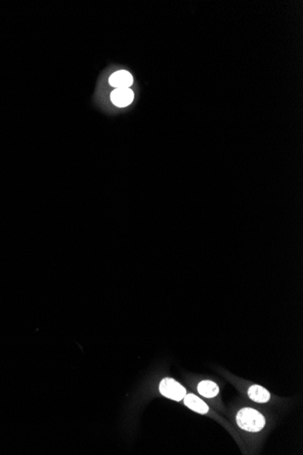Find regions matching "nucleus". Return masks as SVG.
<instances>
[{
  "instance_id": "nucleus-1",
  "label": "nucleus",
  "mask_w": 303,
  "mask_h": 455,
  "mask_svg": "<svg viewBox=\"0 0 303 455\" xmlns=\"http://www.w3.org/2000/svg\"><path fill=\"white\" fill-rule=\"evenodd\" d=\"M236 423L240 428L250 433H258L265 426V418L252 408H243L240 410L236 416Z\"/></svg>"
},
{
  "instance_id": "nucleus-2",
  "label": "nucleus",
  "mask_w": 303,
  "mask_h": 455,
  "mask_svg": "<svg viewBox=\"0 0 303 455\" xmlns=\"http://www.w3.org/2000/svg\"><path fill=\"white\" fill-rule=\"evenodd\" d=\"M160 392L165 397L180 402L186 394V389L172 378H165L160 383Z\"/></svg>"
},
{
  "instance_id": "nucleus-3",
  "label": "nucleus",
  "mask_w": 303,
  "mask_h": 455,
  "mask_svg": "<svg viewBox=\"0 0 303 455\" xmlns=\"http://www.w3.org/2000/svg\"><path fill=\"white\" fill-rule=\"evenodd\" d=\"M133 97L134 95L133 90H131L130 88H116L111 93V100L113 104L118 107H127L131 105Z\"/></svg>"
},
{
  "instance_id": "nucleus-4",
  "label": "nucleus",
  "mask_w": 303,
  "mask_h": 455,
  "mask_svg": "<svg viewBox=\"0 0 303 455\" xmlns=\"http://www.w3.org/2000/svg\"><path fill=\"white\" fill-rule=\"evenodd\" d=\"M133 82V75L126 70L117 71L109 77V84L116 88H129Z\"/></svg>"
},
{
  "instance_id": "nucleus-5",
  "label": "nucleus",
  "mask_w": 303,
  "mask_h": 455,
  "mask_svg": "<svg viewBox=\"0 0 303 455\" xmlns=\"http://www.w3.org/2000/svg\"><path fill=\"white\" fill-rule=\"evenodd\" d=\"M183 402L184 404L188 408H190L193 412L201 413V414H205L209 412V407L205 402L201 400L199 397L194 395L193 393H188L185 394L183 397Z\"/></svg>"
},
{
  "instance_id": "nucleus-6",
  "label": "nucleus",
  "mask_w": 303,
  "mask_h": 455,
  "mask_svg": "<svg viewBox=\"0 0 303 455\" xmlns=\"http://www.w3.org/2000/svg\"><path fill=\"white\" fill-rule=\"evenodd\" d=\"M248 395L252 401L260 403H265L271 399V393L264 387L261 386H250L248 390Z\"/></svg>"
},
{
  "instance_id": "nucleus-7",
  "label": "nucleus",
  "mask_w": 303,
  "mask_h": 455,
  "mask_svg": "<svg viewBox=\"0 0 303 455\" xmlns=\"http://www.w3.org/2000/svg\"><path fill=\"white\" fill-rule=\"evenodd\" d=\"M199 393L206 398H213L218 395L219 386L213 381H202L197 387Z\"/></svg>"
}]
</instances>
